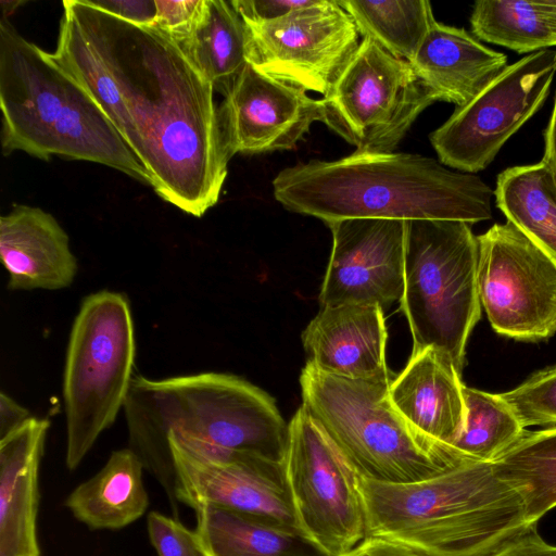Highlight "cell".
Returning <instances> with one entry per match:
<instances>
[{
  "label": "cell",
  "instance_id": "cell-1",
  "mask_svg": "<svg viewBox=\"0 0 556 556\" xmlns=\"http://www.w3.org/2000/svg\"><path fill=\"white\" fill-rule=\"evenodd\" d=\"M50 58L92 97L165 201L201 217L214 206L228 157L214 87L155 27L63 1Z\"/></svg>",
  "mask_w": 556,
  "mask_h": 556
},
{
  "label": "cell",
  "instance_id": "cell-2",
  "mask_svg": "<svg viewBox=\"0 0 556 556\" xmlns=\"http://www.w3.org/2000/svg\"><path fill=\"white\" fill-rule=\"evenodd\" d=\"M287 210L329 223L351 218L459 220L492 217L494 191L479 176L415 153L365 152L287 167L273 180Z\"/></svg>",
  "mask_w": 556,
  "mask_h": 556
},
{
  "label": "cell",
  "instance_id": "cell-3",
  "mask_svg": "<svg viewBox=\"0 0 556 556\" xmlns=\"http://www.w3.org/2000/svg\"><path fill=\"white\" fill-rule=\"evenodd\" d=\"M123 412L128 447L163 488L176 519L179 502L169 433L285 462L288 425L275 401L235 375L208 371L163 379L137 375Z\"/></svg>",
  "mask_w": 556,
  "mask_h": 556
},
{
  "label": "cell",
  "instance_id": "cell-4",
  "mask_svg": "<svg viewBox=\"0 0 556 556\" xmlns=\"http://www.w3.org/2000/svg\"><path fill=\"white\" fill-rule=\"evenodd\" d=\"M361 491L367 536L424 556H495L536 529L492 463L464 460L404 484L361 477Z\"/></svg>",
  "mask_w": 556,
  "mask_h": 556
},
{
  "label": "cell",
  "instance_id": "cell-5",
  "mask_svg": "<svg viewBox=\"0 0 556 556\" xmlns=\"http://www.w3.org/2000/svg\"><path fill=\"white\" fill-rule=\"evenodd\" d=\"M0 106L4 154L89 161L150 185L148 170L92 97L7 18L0 22Z\"/></svg>",
  "mask_w": 556,
  "mask_h": 556
},
{
  "label": "cell",
  "instance_id": "cell-6",
  "mask_svg": "<svg viewBox=\"0 0 556 556\" xmlns=\"http://www.w3.org/2000/svg\"><path fill=\"white\" fill-rule=\"evenodd\" d=\"M384 374L346 378L306 364L300 384L302 406L365 479L404 484L444 471L464 460L430 439L394 407Z\"/></svg>",
  "mask_w": 556,
  "mask_h": 556
},
{
  "label": "cell",
  "instance_id": "cell-7",
  "mask_svg": "<svg viewBox=\"0 0 556 556\" xmlns=\"http://www.w3.org/2000/svg\"><path fill=\"white\" fill-rule=\"evenodd\" d=\"M478 237L459 220H406L401 308L413 337L412 353L434 346L462 374L466 344L480 319Z\"/></svg>",
  "mask_w": 556,
  "mask_h": 556
},
{
  "label": "cell",
  "instance_id": "cell-8",
  "mask_svg": "<svg viewBox=\"0 0 556 556\" xmlns=\"http://www.w3.org/2000/svg\"><path fill=\"white\" fill-rule=\"evenodd\" d=\"M135 356L126 294L100 290L84 298L70 332L63 374L67 469L78 467L123 410Z\"/></svg>",
  "mask_w": 556,
  "mask_h": 556
},
{
  "label": "cell",
  "instance_id": "cell-9",
  "mask_svg": "<svg viewBox=\"0 0 556 556\" xmlns=\"http://www.w3.org/2000/svg\"><path fill=\"white\" fill-rule=\"evenodd\" d=\"M321 99V123L365 152H393L416 118L440 101L409 62L367 38Z\"/></svg>",
  "mask_w": 556,
  "mask_h": 556
},
{
  "label": "cell",
  "instance_id": "cell-10",
  "mask_svg": "<svg viewBox=\"0 0 556 556\" xmlns=\"http://www.w3.org/2000/svg\"><path fill=\"white\" fill-rule=\"evenodd\" d=\"M283 465L298 529L323 553L342 556L367 536L361 476L303 406Z\"/></svg>",
  "mask_w": 556,
  "mask_h": 556
},
{
  "label": "cell",
  "instance_id": "cell-11",
  "mask_svg": "<svg viewBox=\"0 0 556 556\" xmlns=\"http://www.w3.org/2000/svg\"><path fill=\"white\" fill-rule=\"evenodd\" d=\"M478 291L498 334L538 342L556 333V263L511 223L478 236Z\"/></svg>",
  "mask_w": 556,
  "mask_h": 556
},
{
  "label": "cell",
  "instance_id": "cell-12",
  "mask_svg": "<svg viewBox=\"0 0 556 556\" xmlns=\"http://www.w3.org/2000/svg\"><path fill=\"white\" fill-rule=\"evenodd\" d=\"M556 74V50L529 53L430 135L439 161L475 174L542 106Z\"/></svg>",
  "mask_w": 556,
  "mask_h": 556
},
{
  "label": "cell",
  "instance_id": "cell-13",
  "mask_svg": "<svg viewBox=\"0 0 556 556\" xmlns=\"http://www.w3.org/2000/svg\"><path fill=\"white\" fill-rule=\"evenodd\" d=\"M244 23L251 65L323 98L361 43V35L339 0H313L280 18Z\"/></svg>",
  "mask_w": 556,
  "mask_h": 556
},
{
  "label": "cell",
  "instance_id": "cell-14",
  "mask_svg": "<svg viewBox=\"0 0 556 556\" xmlns=\"http://www.w3.org/2000/svg\"><path fill=\"white\" fill-rule=\"evenodd\" d=\"M179 503L216 506L298 530L285 465L169 433Z\"/></svg>",
  "mask_w": 556,
  "mask_h": 556
},
{
  "label": "cell",
  "instance_id": "cell-15",
  "mask_svg": "<svg viewBox=\"0 0 556 556\" xmlns=\"http://www.w3.org/2000/svg\"><path fill=\"white\" fill-rule=\"evenodd\" d=\"M332 249L320 307L372 304L382 309L404 292L406 220L351 218L327 224Z\"/></svg>",
  "mask_w": 556,
  "mask_h": 556
},
{
  "label": "cell",
  "instance_id": "cell-16",
  "mask_svg": "<svg viewBox=\"0 0 556 556\" xmlns=\"http://www.w3.org/2000/svg\"><path fill=\"white\" fill-rule=\"evenodd\" d=\"M225 148L256 154L293 149L315 122H323V99L270 77L250 63L218 108Z\"/></svg>",
  "mask_w": 556,
  "mask_h": 556
},
{
  "label": "cell",
  "instance_id": "cell-17",
  "mask_svg": "<svg viewBox=\"0 0 556 556\" xmlns=\"http://www.w3.org/2000/svg\"><path fill=\"white\" fill-rule=\"evenodd\" d=\"M387 339L383 309L372 304L324 306L302 332L306 364L353 379L390 372Z\"/></svg>",
  "mask_w": 556,
  "mask_h": 556
},
{
  "label": "cell",
  "instance_id": "cell-18",
  "mask_svg": "<svg viewBox=\"0 0 556 556\" xmlns=\"http://www.w3.org/2000/svg\"><path fill=\"white\" fill-rule=\"evenodd\" d=\"M0 257L11 291L61 290L78 271L65 230L50 213L29 205L15 204L0 217Z\"/></svg>",
  "mask_w": 556,
  "mask_h": 556
},
{
  "label": "cell",
  "instance_id": "cell-19",
  "mask_svg": "<svg viewBox=\"0 0 556 556\" xmlns=\"http://www.w3.org/2000/svg\"><path fill=\"white\" fill-rule=\"evenodd\" d=\"M460 375L447 353L429 346L412 353L390 386V399L399 413L420 432L452 450L466 419Z\"/></svg>",
  "mask_w": 556,
  "mask_h": 556
},
{
  "label": "cell",
  "instance_id": "cell-20",
  "mask_svg": "<svg viewBox=\"0 0 556 556\" xmlns=\"http://www.w3.org/2000/svg\"><path fill=\"white\" fill-rule=\"evenodd\" d=\"M50 421L31 417L0 439V556H41L39 467Z\"/></svg>",
  "mask_w": 556,
  "mask_h": 556
},
{
  "label": "cell",
  "instance_id": "cell-21",
  "mask_svg": "<svg viewBox=\"0 0 556 556\" xmlns=\"http://www.w3.org/2000/svg\"><path fill=\"white\" fill-rule=\"evenodd\" d=\"M440 98L460 109L507 68V56L482 45L464 28L434 22L409 62Z\"/></svg>",
  "mask_w": 556,
  "mask_h": 556
},
{
  "label": "cell",
  "instance_id": "cell-22",
  "mask_svg": "<svg viewBox=\"0 0 556 556\" xmlns=\"http://www.w3.org/2000/svg\"><path fill=\"white\" fill-rule=\"evenodd\" d=\"M144 467L129 448L111 453L105 465L65 500L73 516L94 530H118L139 519L149 506Z\"/></svg>",
  "mask_w": 556,
  "mask_h": 556
},
{
  "label": "cell",
  "instance_id": "cell-23",
  "mask_svg": "<svg viewBox=\"0 0 556 556\" xmlns=\"http://www.w3.org/2000/svg\"><path fill=\"white\" fill-rule=\"evenodd\" d=\"M173 41L224 97L249 63L248 28L230 1L201 0L188 29Z\"/></svg>",
  "mask_w": 556,
  "mask_h": 556
},
{
  "label": "cell",
  "instance_id": "cell-24",
  "mask_svg": "<svg viewBox=\"0 0 556 556\" xmlns=\"http://www.w3.org/2000/svg\"><path fill=\"white\" fill-rule=\"evenodd\" d=\"M194 511L206 556H327L298 530L216 506Z\"/></svg>",
  "mask_w": 556,
  "mask_h": 556
},
{
  "label": "cell",
  "instance_id": "cell-25",
  "mask_svg": "<svg viewBox=\"0 0 556 556\" xmlns=\"http://www.w3.org/2000/svg\"><path fill=\"white\" fill-rule=\"evenodd\" d=\"M497 207L556 263V177L541 161L503 170L494 191Z\"/></svg>",
  "mask_w": 556,
  "mask_h": 556
},
{
  "label": "cell",
  "instance_id": "cell-26",
  "mask_svg": "<svg viewBox=\"0 0 556 556\" xmlns=\"http://www.w3.org/2000/svg\"><path fill=\"white\" fill-rule=\"evenodd\" d=\"M492 465L519 497L532 526L556 507V426L526 430Z\"/></svg>",
  "mask_w": 556,
  "mask_h": 556
},
{
  "label": "cell",
  "instance_id": "cell-27",
  "mask_svg": "<svg viewBox=\"0 0 556 556\" xmlns=\"http://www.w3.org/2000/svg\"><path fill=\"white\" fill-rule=\"evenodd\" d=\"M362 38L372 40L390 54L410 62L435 22L427 0H339Z\"/></svg>",
  "mask_w": 556,
  "mask_h": 556
},
{
  "label": "cell",
  "instance_id": "cell-28",
  "mask_svg": "<svg viewBox=\"0 0 556 556\" xmlns=\"http://www.w3.org/2000/svg\"><path fill=\"white\" fill-rule=\"evenodd\" d=\"M470 24L479 39L518 53H533L556 46L554 24L536 0L477 1Z\"/></svg>",
  "mask_w": 556,
  "mask_h": 556
},
{
  "label": "cell",
  "instance_id": "cell-29",
  "mask_svg": "<svg viewBox=\"0 0 556 556\" xmlns=\"http://www.w3.org/2000/svg\"><path fill=\"white\" fill-rule=\"evenodd\" d=\"M465 426L453 444L464 459L492 463L526 431L500 394L464 387Z\"/></svg>",
  "mask_w": 556,
  "mask_h": 556
},
{
  "label": "cell",
  "instance_id": "cell-30",
  "mask_svg": "<svg viewBox=\"0 0 556 556\" xmlns=\"http://www.w3.org/2000/svg\"><path fill=\"white\" fill-rule=\"evenodd\" d=\"M500 395L523 428L556 426V366L534 372L517 388Z\"/></svg>",
  "mask_w": 556,
  "mask_h": 556
},
{
  "label": "cell",
  "instance_id": "cell-31",
  "mask_svg": "<svg viewBox=\"0 0 556 556\" xmlns=\"http://www.w3.org/2000/svg\"><path fill=\"white\" fill-rule=\"evenodd\" d=\"M151 544L159 556H206L194 531L185 527L179 519L159 511L147 517Z\"/></svg>",
  "mask_w": 556,
  "mask_h": 556
},
{
  "label": "cell",
  "instance_id": "cell-32",
  "mask_svg": "<svg viewBox=\"0 0 556 556\" xmlns=\"http://www.w3.org/2000/svg\"><path fill=\"white\" fill-rule=\"evenodd\" d=\"M157 15L154 26L172 40L180 37L192 23L201 0H155Z\"/></svg>",
  "mask_w": 556,
  "mask_h": 556
},
{
  "label": "cell",
  "instance_id": "cell-33",
  "mask_svg": "<svg viewBox=\"0 0 556 556\" xmlns=\"http://www.w3.org/2000/svg\"><path fill=\"white\" fill-rule=\"evenodd\" d=\"M313 0H232V7L244 21L267 22L309 4Z\"/></svg>",
  "mask_w": 556,
  "mask_h": 556
},
{
  "label": "cell",
  "instance_id": "cell-34",
  "mask_svg": "<svg viewBox=\"0 0 556 556\" xmlns=\"http://www.w3.org/2000/svg\"><path fill=\"white\" fill-rule=\"evenodd\" d=\"M87 1L100 10L137 25L152 27L156 21L157 8L155 0Z\"/></svg>",
  "mask_w": 556,
  "mask_h": 556
},
{
  "label": "cell",
  "instance_id": "cell-35",
  "mask_svg": "<svg viewBox=\"0 0 556 556\" xmlns=\"http://www.w3.org/2000/svg\"><path fill=\"white\" fill-rule=\"evenodd\" d=\"M342 556H424L391 540L366 536L357 546Z\"/></svg>",
  "mask_w": 556,
  "mask_h": 556
},
{
  "label": "cell",
  "instance_id": "cell-36",
  "mask_svg": "<svg viewBox=\"0 0 556 556\" xmlns=\"http://www.w3.org/2000/svg\"><path fill=\"white\" fill-rule=\"evenodd\" d=\"M495 556H556V544L546 542L533 529Z\"/></svg>",
  "mask_w": 556,
  "mask_h": 556
},
{
  "label": "cell",
  "instance_id": "cell-37",
  "mask_svg": "<svg viewBox=\"0 0 556 556\" xmlns=\"http://www.w3.org/2000/svg\"><path fill=\"white\" fill-rule=\"evenodd\" d=\"M31 417L29 409L7 393H0V439L20 428Z\"/></svg>",
  "mask_w": 556,
  "mask_h": 556
},
{
  "label": "cell",
  "instance_id": "cell-38",
  "mask_svg": "<svg viewBox=\"0 0 556 556\" xmlns=\"http://www.w3.org/2000/svg\"><path fill=\"white\" fill-rule=\"evenodd\" d=\"M556 177V97L549 123L544 131V156L542 159Z\"/></svg>",
  "mask_w": 556,
  "mask_h": 556
},
{
  "label": "cell",
  "instance_id": "cell-39",
  "mask_svg": "<svg viewBox=\"0 0 556 556\" xmlns=\"http://www.w3.org/2000/svg\"><path fill=\"white\" fill-rule=\"evenodd\" d=\"M541 9L551 18L556 29V0H536Z\"/></svg>",
  "mask_w": 556,
  "mask_h": 556
}]
</instances>
